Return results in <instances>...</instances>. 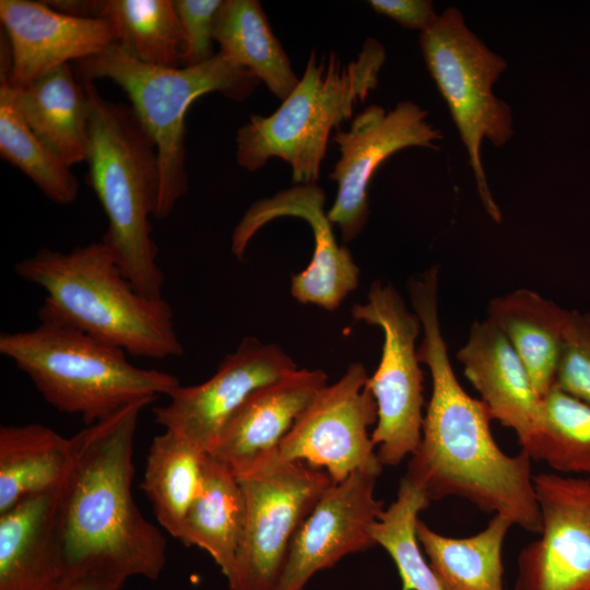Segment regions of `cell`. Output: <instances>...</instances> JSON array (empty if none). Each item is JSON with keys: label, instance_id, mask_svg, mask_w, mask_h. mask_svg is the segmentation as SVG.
Wrapping results in <instances>:
<instances>
[{"label": "cell", "instance_id": "cell-11", "mask_svg": "<svg viewBox=\"0 0 590 590\" xmlns=\"http://www.w3.org/2000/svg\"><path fill=\"white\" fill-rule=\"evenodd\" d=\"M362 363L326 385L281 440L278 452L288 461L324 470L333 483L356 470L381 473L369 428L377 422V404Z\"/></svg>", "mask_w": 590, "mask_h": 590}, {"label": "cell", "instance_id": "cell-16", "mask_svg": "<svg viewBox=\"0 0 590 590\" xmlns=\"http://www.w3.org/2000/svg\"><path fill=\"white\" fill-rule=\"evenodd\" d=\"M324 202V192L316 184L295 185L258 200L234 228L232 252L241 260L255 234L278 217L305 220L312 231L314 253L307 268L292 276L291 294L302 304L331 311L357 287L359 269L349 249L338 244Z\"/></svg>", "mask_w": 590, "mask_h": 590}, {"label": "cell", "instance_id": "cell-19", "mask_svg": "<svg viewBox=\"0 0 590 590\" xmlns=\"http://www.w3.org/2000/svg\"><path fill=\"white\" fill-rule=\"evenodd\" d=\"M457 359L492 418L514 430L528 451L540 430L542 399L504 333L486 318L474 321Z\"/></svg>", "mask_w": 590, "mask_h": 590}, {"label": "cell", "instance_id": "cell-24", "mask_svg": "<svg viewBox=\"0 0 590 590\" xmlns=\"http://www.w3.org/2000/svg\"><path fill=\"white\" fill-rule=\"evenodd\" d=\"M245 518V495L237 475L206 455L201 489L178 540L208 552L227 579L235 565Z\"/></svg>", "mask_w": 590, "mask_h": 590}, {"label": "cell", "instance_id": "cell-18", "mask_svg": "<svg viewBox=\"0 0 590 590\" xmlns=\"http://www.w3.org/2000/svg\"><path fill=\"white\" fill-rule=\"evenodd\" d=\"M320 369H296L253 393L231 416L208 455L236 475L278 449L299 415L327 385Z\"/></svg>", "mask_w": 590, "mask_h": 590}, {"label": "cell", "instance_id": "cell-20", "mask_svg": "<svg viewBox=\"0 0 590 590\" xmlns=\"http://www.w3.org/2000/svg\"><path fill=\"white\" fill-rule=\"evenodd\" d=\"M58 492L28 497L0 515V590H59L68 580Z\"/></svg>", "mask_w": 590, "mask_h": 590}, {"label": "cell", "instance_id": "cell-13", "mask_svg": "<svg viewBox=\"0 0 590 590\" xmlns=\"http://www.w3.org/2000/svg\"><path fill=\"white\" fill-rule=\"evenodd\" d=\"M540 536L518 556L515 590H590V480L533 476Z\"/></svg>", "mask_w": 590, "mask_h": 590}, {"label": "cell", "instance_id": "cell-9", "mask_svg": "<svg viewBox=\"0 0 590 590\" xmlns=\"http://www.w3.org/2000/svg\"><path fill=\"white\" fill-rule=\"evenodd\" d=\"M237 477L246 518L228 589L275 590L295 534L333 481L322 469L283 459L278 449Z\"/></svg>", "mask_w": 590, "mask_h": 590}, {"label": "cell", "instance_id": "cell-35", "mask_svg": "<svg viewBox=\"0 0 590 590\" xmlns=\"http://www.w3.org/2000/svg\"><path fill=\"white\" fill-rule=\"evenodd\" d=\"M125 582L121 578L83 575L68 579L59 590H121Z\"/></svg>", "mask_w": 590, "mask_h": 590}, {"label": "cell", "instance_id": "cell-12", "mask_svg": "<svg viewBox=\"0 0 590 590\" xmlns=\"http://www.w3.org/2000/svg\"><path fill=\"white\" fill-rule=\"evenodd\" d=\"M427 111L411 101L386 110L370 105L358 113L349 130H337L332 140L340 158L329 178L337 182L334 202L327 212L344 243L352 241L368 217V186L378 167L396 152L410 146L437 149L441 132L426 121Z\"/></svg>", "mask_w": 590, "mask_h": 590}, {"label": "cell", "instance_id": "cell-25", "mask_svg": "<svg viewBox=\"0 0 590 590\" xmlns=\"http://www.w3.org/2000/svg\"><path fill=\"white\" fill-rule=\"evenodd\" d=\"M213 37L222 56L250 71L281 101L297 85L299 79L259 1L224 0Z\"/></svg>", "mask_w": 590, "mask_h": 590}, {"label": "cell", "instance_id": "cell-30", "mask_svg": "<svg viewBox=\"0 0 590 590\" xmlns=\"http://www.w3.org/2000/svg\"><path fill=\"white\" fill-rule=\"evenodd\" d=\"M559 474H590V404L557 386L542 398L541 426L528 451Z\"/></svg>", "mask_w": 590, "mask_h": 590}, {"label": "cell", "instance_id": "cell-14", "mask_svg": "<svg viewBox=\"0 0 590 590\" xmlns=\"http://www.w3.org/2000/svg\"><path fill=\"white\" fill-rule=\"evenodd\" d=\"M294 361L276 344L246 337L226 354L205 381L179 385L166 405L153 410L155 422L209 452L231 416L257 389L296 370Z\"/></svg>", "mask_w": 590, "mask_h": 590}, {"label": "cell", "instance_id": "cell-32", "mask_svg": "<svg viewBox=\"0 0 590 590\" xmlns=\"http://www.w3.org/2000/svg\"><path fill=\"white\" fill-rule=\"evenodd\" d=\"M555 386L590 404V312L569 310Z\"/></svg>", "mask_w": 590, "mask_h": 590}, {"label": "cell", "instance_id": "cell-27", "mask_svg": "<svg viewBox=\"0 0 590 590\" xmlns=\"http://www.w3.org/2000/svg\"><path fill=\"white\" fill-rule=\"evenodd\" d=\"M206 455L166 429L150 446L141 488L158 523L177 540L201 489Z\"/></svg>", "mask_w": 590, "mask_h": 590}, {"label": "cell", "instance_id": "cell-28", "mask_svg": "<svg viewBox=\"0 0 590 590\" xmlns=\"http://www.w3.org/2000/svg\"><path fill=\"white\" fill-rule=\"evenodd\" d=\"M11 59L7 37L0 47V155L25 174L52 202L73 203L79 194L76 177L32 131L17 109L9 80Z\"/></svg>", "mask_w": 590, "mask_h": 590}, {"label": "cell", "instance_id": "cell-8", "mask_svg": "<svg viewBox=\"0 0 590 590\" xmlns=\"http://www.w3.org/2000/svg\"><path fill=\"white\" fill-rule=\"evenodd\" d=\"M420 46L467 149L481 202L499 223L502 213L487 184L481 145L486 138L503 146L514 135L511 110L493 93L507 63L468 28L463 14L453 7L420 34Z\"/></svg>", "mask_w": 590, "mask_h": 590}, {"label": "cell", "instance_id": "cell-34", "mask_svg": "<svg viewBox=\"0 0 590 590\" xmlns=\"http://www.w3.org/2000/svg\"><path fill=\"white\" fill-rule=\"evenodd\" d=\"M370 8L378 14L386 15L401 26L421 33L437 19L434 4L428 0H370Z\"/></svg>", "mask_w": 590, "mask_h": 590}, {"label": "cell", "instance_id": "cell-2", "mask_svg": "<svg viewBox=\"0 0 590 590\" xmlns=\"http://www.w3.org/2000/svg\"><path fill=\"white\" fill-rule=\"evenodd\" d=\"M133 402L73 435L71 461L58 492V526L67 578L160 577L166 541L133 500V446L140 413Z\"/></svg>", "mask_w": 590, "mask_h": 590}, {"label": "cell", "instance_id": "cell-23", "mask_svg": "<svg viewBox=\"0 0 590 590\" xmlns=\"http://www.w3.org/2000/svg\"><path fill=\"white\" fill-rule=\"evenodd\" d=\"M71 439L43 424L0 427V515L22 500L59 489Z\"/></svg>", "mask_w": 590, "mask_h": 590}, {"label": "cell", "instance_id": "cell-22", "mask_svg": "<svg viewBox=\"0 0 590 590\" xmlns=\"http://www.w3.org/2000/svg\"><path fill=\"white\" fill-rule=\"evenodd\" d=\"M569 310L519 288L489 300L486 319L507 338L542 399L555 385Z\"/></svg>", "mask_w": 590, "mask_h": 590}, {"label": "cell", "instance_id": "cell-3", "mask_svg": "<svg viewBox=\"0 0 590 590\" xmlns=\"http://www.w3.org/2000/svg\"><path fill=\"white\" fill-rule=\"evenodd\" d=\"M14 271L45 290L39 319L66 323L132 356L184 354L168 302L139 293L102 239L69 252L42 248Z\"/></svg>", "mask_w": 590, "mask_h": 590}, {"label": "cell", "instance_id": "cell-7", "mask_svg": "<svg viewBox=\"0 0 590 590\" xmlns=\"http://www.w3.org/2000/svg\"><path fill=\"white\" fill-rule=\"evenodd\" d=\"M73 70L80 82L109 79L119 85L153 139L161 174L156 219L167 217L188 190L185 118L190 105L213 92L244 101L260 82L220 52L199 64L166 68L141 62L118 44L75 61Z\"/></svg>", "mask_w": 590, "mask_h": 590}, {"label": "cell", "instance_id": "cell-6", "mask_svg": "<svg viewBox=\"0 0 590 590\" xmlns=\"http://www.w3.org/2000/svg\"><path fill=\"white\" fill-rule=\"evenodd\" d=\"M34 329L0 334V353L28 376L56 410L92 425L180 385L172 374L140 368L127 353L66 323L39 319Z\"/></svg>", "mask_w": 590, "mask_h": 590}, {"label": "cell", "instance_id": "cell-1", "mask_svg": "<svg viewBox=\"0 0 590 590\" xmlns=\"http://www.w3.org/2000/svg\"><path fill=\"white\" fill-rule=\"evenodd\" d=\"M439 268L411 279L409 293L421 320L418 359L432 378L422 438L404 475L432 502L463 498L484 512L500 515L528 532L539 533L541 517L532 459L524 450L505 453L495 441L492 415L460 385L450 363L438 312Z\"/></svg>", "mask_w": 590, "mask_h": 590}, {"label": "cell", "instance_id": "cell-15", "mask_svg": "<svg viewBox=\"0 0 590 590\" xmlns=\"http://www.w3.org/2000/svg\"><path fill=\"white\" fill-rule=\"evenodd\" d=\"M379 474L356 470L322 494L291 543L275 590H303L316 573L376 545L373 527L385 509L375 496Z\"/></svg>", "mask_w": 590, "mask_h": 590}, {"label": "cell", "instance_id": "cell-31", "mask_svg": "<svg viewBox=\"0 0 590 590\" xmlns=\"http://www.w3.org/2000/svg\"><path fill=\"white\" fill-rule=\"evenodd\" d=\"M430 500L406 477L400 482L397 498L384 509L373 527L376 544L394 562L402 590H445L424 557L416 536L418 514Z\"/></svg>", "mask_w": 590, "mask_h": 590}, {"label": "cell", "instance_id": "cell-4", "mask_svg": "<svg viewBox=\"0 0 590 590\" xmlns=\"http://www.w3.org/2000/svg\"><path fill=\"white\" fill-rule=\"evenodd\" d=\"M88 94L91 186L106 214L102 240L142 295L163 297L164 274L151 236L161 174L156 145L131 106L104 98L93 82Z\"/></svg>", "mask_w": 590, "mask_h": 590}, {"label": "cell", "instance_id": "cell-33", "mask_svg": "<svg viewBox=\"0 0 590 590\" xmlns=\"http://www.w3.org/2000/svg\"><path fill=\"white\" fill-rule=\"evenodd\" d=\"M222 0H174L184 37V66H194L211 59L214 26Z\"/></svg>", "mask_w": 590, "mask_h": 590}, {"label": "cell", "instance_id": "cell-10", "mask_svg": "<svg viewBox=\"0 0 590 590\" xmlns=\"http://www.w3.org/2000/svg\"><path fill=\"white\" fill-rule=\"evenodd\" d=\"M355 321L378 327L384 334L380 362L368 387L377 404L371 440L382 467L400 464L420 446L423 427V370L416 340L417 315L391 284L371 283L365 304H356Z\"/></svg>", "mask_w": 590, "mask_h": 590}, {"label": "cell", "instance_id": "cell-21", "mask_svg": "<svg viewBox=\"0 0 590 590\" xmlns=\"http://www.w3.org/2000/svg\"><path fill=\"white\" fill-rule=\"evenodd\" d=\"M11 88L28 127L59 160L69 167L87 161L90 98L69 63Z\"/></svg>", "mask_w": 590, "mask_h": 590}, {"label": "cell", "instance_id": "cell-26", "mask_svg": "<svg viewBox=\"0 0 590 590\" xmlns=\"http://www.w3.org/2000/svg\"><path fill=\"white\" fill-rule=\"evenodd\" d=\"M511 526L506 517L494 515L476 534L450 538L418 519L416 536L445 590H504L502 552Z\"/></svg>", "mask_w": 590, "mask_h": 590}, {"label": "cell", "instance_id": "cell-29", "mask_svg": "<svg viewBox=\"0 0 590 590\" xmlns=\"http://www.w3.org/2000/svg\"><path fill=\"white\" fill-rule=\"evenodd\" d=\"M99 19L111 23L117 44L139 61L184 66L185 37L173 0H104Z\"/></svg>", "mask_w": 590, "mask_h": 590}, {"label": "cell", "instance_id": "cell-5", "mask_svg": "<svg viewBox=\"0 0 590 590\" xmlns=\"http://www.w3.org/2000/svg\"><path fill=\"white\" fill-rule=\"evenodd\" d=\"M384 46L368 38L355 59L343 63L331 51H311L297 85L269 116L251 115L236 134L237 163L249 172L279 157L296 185L316 184L332 130L353 116L378 84Z\"/></svg>", "mask_w": 590, "mask_h": 590}, {"label": "cell", "instance_id": "cell-17", "mask_svg": "<svg viewBox=\"0 0 590 590\" xmlns=\"http://www.w3.org/2000/svg\"><path fill=\"white\" fill-rule=\"evenodd\" d=\"M0 21L10 48V83L19 87L118 42L107 20L64 14L46 2L1 0Z\"/></svg>", "mask_w": 590, "mask_h": 590}]
</instances>
